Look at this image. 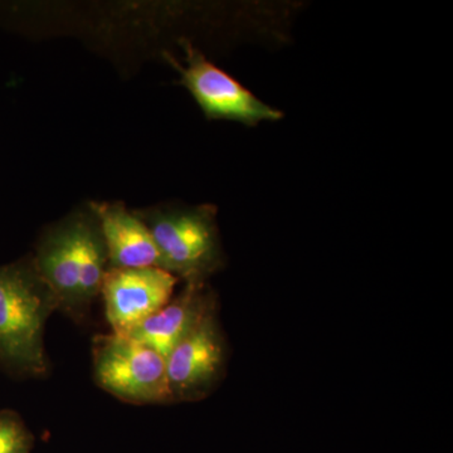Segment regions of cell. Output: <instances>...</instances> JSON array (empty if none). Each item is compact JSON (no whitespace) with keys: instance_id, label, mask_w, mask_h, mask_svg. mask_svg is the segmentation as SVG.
<instances>
[{"instance_id":"1","label":"cell","mask_w":453,"mask_h":453,"mask_svg":"<svg viewBox=\"0 0 453 453\" xmlns=\"http://www.w3.org/2000/svg\"><path fill=\"white\" fill-rule=\"evenodd\" d=\"M31 256L59 310L82 319L109 271L105 241L88 203L47 226Z\"/></svg>"},{"instance_id":"2","label":"cell","mask_w":453,"mask_h":453,"mask_svg":"<svg viewBox=\"0 0 453 453\" xmlns=\"http://www.w3.org/2000/svg\"><path fill=\"white\" fill-rule=\"evenodd\" d=\"M58 301L32 256L0 266V363L29 377L49 372L44 327Z\"/></svg>"},{"instance_id":"3","label":"cell","mask_w":453,"mask_h":453,"mask_svg":"<svg viewBox=\"0 0 453 453\" xmlns=\"http://www.w3.org/2000/svg\"><path fill=\"white\" fill-rule=\"evenodd\" d=\"M148 226L163 268L184 282H208L226 265L213 204H162L133 210Z\"/></svg>"},{"instance_id":"4","label":"cell","mask_w":453,"mask_h":453,"mask_svg":"<svg viewBox=\"0 0 453 453\" xmlns=\"http://www.w3.org/2000/svg\"><path fill=\"white\" fill-rule=\"evenodd\" d=\"M95 381L134 404L172 403L165 357L127 335H97L92 344Z\"/></svg>"},{"instance_id":"5","label":"cell","mask_w":453,"mask_h":453,"mask_svg":"<svg viewBox=\"0 0 453 453\" xmlns=\"http://www.w3.org/2000/svg\"><path fill=\"white\" fill-rule=\"evenodd\" d=\"M179 44L186 65L169 53H165L166 61L180 74L179 83L190 92L208 120L241 122L250 127L262 121L281 120L283 112L262 103L237 80L208 61L192 42L181 38Z\"/></svg>"},{"instance_id":"6","label":"cell","mask_w":453,"mask_h":453,"mask_svg":"<svg viewBox=\"0 0 453 453\" xmlns=\"http://www.w3.org/2000/svg\"><path fill=\"white\" fill-rule=\"evenodd\" d=\"M226 362V339L214 310L165 357L173 402L205 398L225 375Z\"/></svg>"},{"instance_id":"7","label":"cell","mask_w":453,"mask_h":453,"mask_svg":"<svg viewBox=\"0 0 453 453\" xmlns=\"http://www.w3.org/2000/svg\"><path fill=\"white\" fill-rule=\"evenodd\" d=\"M178 277L157 267L110 268L101 296L112 333L127 335L169 303Z\"/></svg>"},{"instance_id":"8","label":"cell","mask_w":453,"mask_h":453,"mask_svg":"<svg viewBox=\"0 0 453 453\" xmlns=\"http://www.w3.org/2000/svg\"><path fill=\"white\" fill-rule=\"evenodd\" d=\"M214 310L216 292L208 282H188L166 305L136 325L127 336L166 357Z\"/></svg>"},{"instance_id":"9","label":"cell","mask_w":453,"mask_h":453,"mask_svg":"<svg viewBox=\"0 0 453 453\" xmlns=\"http://www.w3.org/2000/svg\"><path fill=\"white\" fill-rule=\"evenodd\" d=\"M105 241L110 268H163L148 226L122 202H88ZM164 270V268H163Z\"/></svg>"},{"instance_id":"10","label":"cell","mask_w":453,"mask_h":453,"mask_svg":"<svg viewBox=\"0 0 453 453\" xmlns=\"http://www.w3.org/2000/svg\"><path fill=\"white\" fill-rule=\"evenodd\" d=\"M33 436L25 422L12 411L0 412V453H31Z\"/></svg>"}]
</instances>
